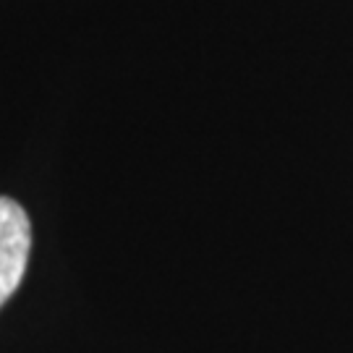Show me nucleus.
Listing matches in <instances>:
<instances>
[{
	"label": "nucleus",
	"mask_w": 353,
	"mask_h": 353,
	"mask_svg": "<svg viewBox=\"0 0 353 353\" xmlns=\"http://www.w3.org/2000/svg\"><path fill=\"white\" fill-rule=\"evenodd\" d=\"M32 249L29 214L11 196H0V306L13 296L26 272Z\"/></svg>",
	"instance_id": "nucleus-1"
}]
</instances>
